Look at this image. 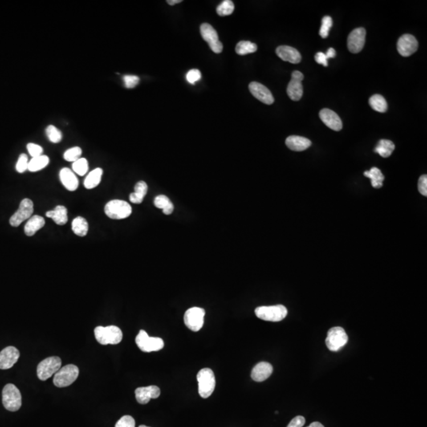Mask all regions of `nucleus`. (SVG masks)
Wrapping results in <instances>:
<instances>
[{"label": "nucleus", "mask_w": 427, "mask_h": 427, "mask_svg": "<svg viewBox=\"0 0 427 427\" xmlns=\"http://www.w3.org/2000/svg\"><path fill=\"white\" fill-rule=\"evenodd\" d=\"M94 335L97 341L102 345H116L120 343L123 339V332L116 326L107 327L98 326L94 329Z\"/></svg>", "instance_id": "1"}, {"label": "nucleus", "mask_w": 427, "mask_h": 427, "mask_svg": "<svg viewBox=\"0 0 427 427\" xmlns=\"http://www.w3.org/2000/svg\"><path fill=\"white\" fill-rule=\"evenodd\" d=\"M79 370L75 365L70 364L61 367L55 373L53 378V384L58 388H65L72 384L78 378Z\"/></svg>", "instance_id": "2"}, {"label": "nucleus", "mask_w": 427, "mask_h": 427, "mask_svg": "<svg viewBox=\"0 0 427 427\" xmlns=\"http://www.w3.org/2000/svg\"><path fill=\"white\" fill-rule=\"evenodd\" d=\"M199 394L204 399L210 397L215 388V376L212 370L202 369L197 374Z\"/></svg>", "instance_id": "3"}, {"label": "nucleus", "mask_w": 427, "mask_h": 427, "mask_svg": "<svg viewBox=\"0 0 427 427\" xmlns=\"http://www.w3.org/2000/svg\"><path fill=\"white\" fill-rule=\"evenodd\" d=\"M256 316L265 321L278 322L286 318L287 310L282 305L261 306L255 310Z\"/></svg>", "instance_id": "4"}, {"label": "nucleus", "mask_w": 427, "mask_h": 427, "mask_svg": "<svg viewBox=\"0 0 427 427\" xmlns=\"http://www.w3.org/2000/svg\"><path fill=\"white\" fill-rule=\"evenodd\" d=\"M2 404L10 412H17L22 406V395L14 384H7L2 392Z\"/></svg>", "instance_id": "5"}, {"label": "nucleus", "mask_w": 427, "mask_h": 427, "mask_svg": "<svg viewBox=\"0 0 427 427\" xmlns=\"http://www.w3.org/2000/svg\"><path fill=\"white\" fill-rule=\"evenodd\" d=\"M131 205L124 200H111L105 207V213L112 219H124L131 215Z\"/></svg>", "instance_id": "6"}, {"label": "nucleus", "mask_w": 427, "mask_h": 427, "mask_svg": "<svg viewBox=\"0 0 427 427\" xmlns=\"http://www.w3.org/2000/svg\"><path fill=\"white\" fill-rule=\"evenodd\" d=\"M62 366L60 358L56 356L49 357L44 359L38 364L37 374L41 380H46L59 371Z\"/></svg>", "instance_id": "7"}, {"label": "nucleus", "mask_w": 427, "mask_h": 427, "mask_svg": "<svg viewBox=\"0 0 427 427\" xmlns=\"http://www.w3.org/2000/svg\"><path fill=\"white\" fill-rule=\"evenodd\" d=\"M135 343L142 351L146 353L159 351L164 347V341L161 338L150 337L144 330H140L135 338Z\"/></svg>", "instance_id": "8"}, {"label": "nucleus", "mask_w": 427, "mask_h": 427, "mask_svg": "<svg viewBox=\"0 0 427 427\" xmlns=\"http://www.w3.org/2000/svg\"><path fill=\"white\" fill-rule=\"evenodd\" d=\"M205 314V310L202 308L192 307L188 309L184 316L185 325L191 331H200L204 326Z\"/></svg>", "instance_id": "9"}, {"label": "nucleus", "mask_w": 427, "mask_h": 427, "mask_svg": "<svg viewBox=\"0 0 427 427\" xmlns=\"http://www.w3.org/2000/svg\"><path fill=\"white\" fill-rule=\"evenodd\" d=\"M348 341L346 331L341 327H334L327 331L326 345L331 351H338L344 347Z\"/></svg>", "instance_id": "10"}, {"label": "nucleus", "mask_w": 427, "mask_h": 427, "mask_svg": "<svg viewBox=\"0 0 427 427\" xmlns=\"http://www.w3.org/2000/svg\"><path fill=\"white\" fill-rule=\"evenodd\" d=\"M34 213V203L30 199H24L20 203L18 210L10 217V224L18 227L22 221L29 219Z\"/></svg>", "instance_id": "11"}, {"label": "nucleus", "mask_w": 427, "mask_h": 427, "mask_svg": "<svg viewBox=\"0 0 427 427\" xmlns=\"http://www.w3.org/2000/svg\"><path fill=\"white\" fill-rule=\"evenodd\" d=\"M200 34L204 41L210 46L211 49L214 53H221L223 49V45L218 39L217 31L210 24L204 23L200 26Z\"/></svg>", "instance_id": "12"}, {"label": "nucleus", "mask_w": 427, "mask_h": 427, "mask_svg": "<svg viewBox=\"0 0 427 427\" xmlns=\"http://www.w3.org/2000/svg\"><path fill=\"white\" fill-rule=\"evenodd\" d=\"M304 79V75L302 72L298 71H294L291 75V80L287 86L286 92L288 94L289 98L291 100L298 102L303 95V86L302 81Z\"/></svg>", "instance_id": "13"}, {"label": "nucleus", "mask_w": 427, "mask_h": 427, "mask_svg": "<svg viewBox=\"0 0 427 427\" xmlns=\"http://www.w3.org/2000/svg\"><path fill=\"white\" fill-rule=\"evenodd\" d=\"M367 32L364 28H357L351 32L347 38V47L352 53H359L363 50L366 43Z\"/></svg>", "instance_id": "14"}, {"label": "nucleus", "mask_w": 427, "mask_h": 427, "mask_svg": "<svg viewBox=\"0 0 427 427\" xmlns=\"http://www.w3.org/2000/svg\"><path fill=\"white\" fill-rule=\"evenodd\" d=\"M419 43L411 34H404L398 40L397 51L402 56L408 57L417 51Z\"/></svg>", "instance_id": "15"}, {"label": "nucleus", "mask_w": 427, "mask_h": 427, "mask_svg": "<svg viewBox=\"0 0 427 427\" xmlns=\"http://www.w3.org/2000/svg\"><path fill=\"white\" fill-rule=\"evenodd\" d=\"M20 352L14 347H7L0 352V370H8L18 362Z\"/></svg>", "instance_id": "16"}, {"label": "nucleus", "mask_w": 427, "mask_h": 427, "mask_svg": "<svg viewBox=\"0 0 427 427\" xmlns=\"http://www.w3.org/2000/svg\"><path fill=\"white\" fill-rule=\"evenodd\" d=\"M135 398L140 404H147L151 399H157L160 396L161 390L158 386L151 385L139 387L135 391Z\"/></svg>", "instance_id": "17"}, {"label": "nucleus", "mask_w": 427, "mask_h": 427, "mask_svg": "<svg viewBox=\"0 0 427 427\" xmlns=\"http://www.w3.org/2000/svg\"><path fill=\"white\" fill-rule=\"evenodd\" d=\"M249 88L251 94L257 98V100L261 101L266 105H271L274 103V99L272 94L266 86L261 83L253 82L249 84Z\"/></svg>", "instance_id": "18"}, {"label": "nucleus", "mask_w": 427, "mask_h": 427, "mask_svg": "<svg viewBox=\"0 0 427 427\" xmlns=\"http://www.w3.org/2000/svg\"><path fill=\"white\" fill-rule=\"evenodd\" d=\"M320 118L323 124L333 131H339L343 128L341 119L332 110L323 108L320 112Z\"/></svg>", "instance_id": "19"}, {"label": "nucleus", "mask_w": 427, "mask_h": 427, "mask_svg": "<svg viewBox=\"0 0 427 427\" xmlns=\"http://www.w3.org/2000/svg\"><path fill=\"white\" fill-rule=\"evenodd\" d=\"M276 54L281 59L286 62L297 64L302 60V55L294 48L282 45L276 49Z\"/></svg>", "instance_id": "20"}, {"label": "nucleus", "mask_w": 427, "mask_h": 427, "mask_svg": "<svg viewBox=\"0 0 427 427\" xmlns=\"http://www.w3.org/2000/svg\"><path fill=\"white\" fill-rule=\"evenodd\" d=\"M273 367L270 363L261 362L256 365L251 373V377L257 382H262L271 375Z\"/></svg>", "instance_id": "21"}, {"label": "nucleus", "mask_w": 427, "mask_h": 427, "mask_svg": "<svg viewBox=\"0 0 427 427\" xmlns=\"http://www.w3.org/2000/svg\"><path fill=\"white\" fill-rule=\"evenodd\" d=\"M59 178L63 186L68 191L76 190L79 187V180L75 172L68 168H63L59 172Z\"/></svg>", "instance_id": "22"}, {"label": "nucleus", "mask_w": 427, "mask_h": 427, "mask_svg": "<svg viewBox=\"0 0 427 427\" xmlns=\"http://www.w3.org/2000/svg\"><path fill=\"white\" fill-rule=\"evenodd\" d=\"M311 144L310 139L297 135H290L286 139V145L289 149L294 151H306Z\"/></svg>", "instance_id": "23"}, {"label": "nucleus", "mask_w": 427, "mask_h": 427, "mask_svg": "<svg viewBox=\"0 0 427 427\" xmlns=\"http://www.w3.org/2000/svg\"><path fill=\"white\" fill-rule=\"evenodd\" d=\"M45 221L44 217L39 215H34L30 217L26 222L24 230L25 233L29 237L34 235L38 230L44 227Z\"/></svg>", "instance_id": "24"}, {"label": "nucleus", "mask_w": 427, "mask_h": 427, "mask_svg": "<svg viewBox=\"0 0 427 427\" xmlns=\"http://www.w3.org/2000/svg\"><path fill=\"white\" fill-rule=\"evenodd\" d=\"M45 214L47 217H51L52 219L59 225H65L68 220L67 208L62 205L57 206L54 210L46 212Z\"/></svg>", "instance_id": "25"}, {"label": "nucleus", "mask_w": 427, "mask_h": 427, "mask_svg": "<svg viewBox=\"0 0 427 427\" xmlns=\"http://www.w3.org/2000/svg\"><path fill=\"white\" fill-rule=\"evenodd\" d=\"M147 190H148L147 184L144 181H139L135 184V192L130 194V201L135 204H141L147 195Z\"/></svg>", "instance_id": "26"}, {"label": "nucleus", "mask_w": 427, "mask_h": 427, "mask_svg": "<svg viewBox=\"0 0 427 427\" xmlns=\"http://www.w3.org/2000/svg\"><path fill=\"white\" fill-rule=\"evenodd\" d=\"M103 170L101 168L94 169L87 175L84 180L85 188L87 189H93L96 188L100 184Z\"/></svg>", "instance_id": "27"}, {"label": "nucleus", "mask_w": 427, "mask_h": 427, "mask_svg": "<svg viewBox=\"0 0 427 427\" xmlns=\"http://www.w3.org/2000/svg\"><path fill=\"white\" fill-rule=\"evenodd\" d=\"M71 229L76 235L85 237L88 233L89 224L84 217L79 216L73 220Z\"/></svg>", "instance_id": "28"}, {"label": "nucleus", "mask_w": 427, "mask_h": 427, "mask_svg": "<svg viewBox=\"0 0 427 427\" xmlns=\"http://www.w3.org/2000/svg\"><path fill=\"white\" fill-rule=\"evenodd\" d=\"M365 176L371 179V184L375 188H380L382 187L383 181L384 180V175L380 169L376 167H373L371 170L364 172Z\"/></svg>", "instance_id": "29"}, {"label": "nucleus", "mask_w": 427, "mask_h": 427, "mask_svg": "<svg viewBox=\"0 0 427 427\" xmlns=\"http://www.w3.org/2000/svg\"><path fill=\"white\" fill-rule=\"evenodd\" d=\"M49 164V158L46 155H40L38 157L32 158L29 161L28 169L30 172H38L42 170Z\"/></svg>", "instance_id": "30"}, {"label": "nucleus", "mask_w": 427, "mask_h": 427, "mask_svg": "<svg viewBox=\"0 0 427 427\" xmlns=\"http://www.w3.org/2000/svg\"><path fill=\"white\" fill-rule=\"evenodd\" d=\"M394 150H395V145L392 141L388 139H381L375 148L374 152L379 154L381 157L388 158L392 155Z\"/></svg>", "instance_id": "31"}, {"label": "nucleus", "mask_w": 427, "mask_h": 427, "mask_svg": "<svg viewBox=\"0 0 427 427\" xmlns=\"http://www.w3.org/2000/svg\"><path fill=\"white\" fill-rule=\"evenodd\" d=\"M370 106L373 109L375 110L376 112H385L388 109V104L384 99V97L381 96L380 94H375L374 96L371 97L369 100Z\"/></svg>", "instance_id": "32"}, {"label": "nucleus", "mask_w": 427, "mask_h": 427, "mask_svg": "<svg viewBox=\"0 0 427 427\" xmlns=\"http://www.w3.org/2000/svg\"><path fill=\"white\" fill-rule=\"evenodd\" d=\"M236 53L238 55H245L250 53H255L257 50V45L255 43L248 41H242L236 45Z\"/></svg>", "instance_id": "33"}, {"label": "nucleus", "mask_w": 427, "mask_h": 427, "mask_svg": "<svg viewBox=\"0 0 427 427\" xmlns=\"http://www.w3.org/2000/svg\"><path fill=\"white\" fill-rule=\"evenodd\" d=\"M72 169L73 172L76 174L79 175V176H84L88 172V161L86 159L80 158L79 160L73 162Z\"/></svg>", "instance_id": "34"}, {"label": "nucleus", "mask_w": 427, "mask_h": 427, "mask_svg": "<svg viewBox=\"0 0 427 427\" xmlns=\"http://www.w3.org/2000/svg\"><path fill=\"white\" fill-rule=\"evenodd\" d=\"M216 11L218 15L222 17L230 15L234 11V4L230 0H225L217 6Z\"/></svg>", "instance_id": "35"}, {"label": "nucleus", "mask_w": 427, "mask_h": 427, "mask_svg": "<svg viewBox=\"0 0 427 427\" xmlns=\"http://www.w3.org/2000/svg\"><path fill=\"white\" fill-rule=\"evenodd\" d=\"M46 135L49 141L53 143H58L63 139L62 132L54 125H49L46 128Z\"/></svg>", "instance_id": "36"}, {"label": "nucleus", "mask_w": 427, "mask_h": 427, "mask_svg": "<svg viewBox=\"0 0 427 427\" xmlns=\"http://www.w3.org/2000/svg\"><path fill=\"white\" fill-rule=\"evenodd\" d=\"M82 153H83V151H82L80 147H72V148H70V149L65 151L63 158H64L66 161L75 162L77 160H79L80 159Z\"/></svg>", "instance_id": "37"}, {"label": "nucleus", "mask_w": 427, "mask_h": 427, "mask_svg": "<svg viewBox=\"0 0 427 427\" xmlns=\"http://www.w3.org/2000/svg\"><path fill=\"white\" fill-rule=\"evenodd\" d=\"M332 18L329 16H325L322 19L321 27L320 30V35L322 38H327L329 34L330 29L332 26Z\"/></svg>", "instance_id": "38"}, {"label": "nucleus", "mask_w": 427, "mask_h": 427, "mask_svg": "<svg viewBox=\"0 0 427 427\" xmlns=\"http://www.w3.org/2000/svg\"><path fill=\"white\" fill-rule=\"evenodd\" d=\"M28 165H29V160H28L27 155L26 154H22L18 158V162L16 165V170L19 173H22L28 169Z\"/></svg>", "instance_id": "39"}, {"label": "nucleus", "mask_w": 427, "mask_h": 427, "mask_svg": "<svg viewBox=\"0 0 427 427\" xmlns=\"http://www.w3.org/2000/svg\"><path fill=\"white\" fill-rule=\"evenodd\" d=\"M170 203L169 199L164 195H159L155 199V201H154L155 207L159 208V209H161V210H164Z\"/></svg>", "instance_id": "40"}, {"label": "nucleus", "mask_w": 427, "mask_h": 427, "mask_svg": "<svg viewBox=\"0 0 427 427\" xmlns=\"http://www.w3.org/2000/svg\"><path fill=\"white\" fill-rule=\"evenodd\" d=\"M115 427H135V421L130 416H124L120 418Z\"/></svg>", "instance_id": "41"}, {"label": "nucleus", "mask_w": 427, "mask_h": 427, "mask_svg": "<svg viewBox=\"0 0 427 427\" xmlns=\"http://www.w3.org/2000/svg\"><path fill=\"white\" fill-rule=\"evenodd\" d=\"M201 77H202V75H201V72L199 70H197V69H192V70H190V71L187 73L186 79L188 83L193 85L196 82H198L201 79Z\"/></svg>", "instance_id": "42"}, {"label": "nucleus", "mask_w": 427, "mask_h": 427, "mask_svg": "<svg viewBox=\"0 0 427 427\" xmlns=\"http://www.w3.org/2000/svg\"><path fill=\"white\" fill-rule=\"evenodd\" d=\"M27 151L33 158L38 157L40 155H42V153H43V148L41 146L35 144V143L27 144Z\"/></svg>", "instance_id": "43"}, {"label": "nucleus", "mask_w": 427, "mask_h": 427, "mask_svg": "<svg viewBox=\"0 0 427 427\" xmlns=\"http://www.w3.org/2000/svg\"><path fill=\"white\" fill-rule=\"evenodd\" d=\"M124 82L126 88L132 89L139 84V78L136 75H125Z\"/></svg>", "instance_id": "44"}, {"label": "nucleus", "mask_w": 427, "mask_h": 427, "mask_svg": "<svg viewBox=\"0 0 427 427\" xmlns=\"http://www.w3.org/2000/svg\"><path fill=\"white\" fill-rule=\"evenodd\" d=\"M418 188L419 191L423 196H427V175H423L420 176L419 180V184H418Z\"/></svg>", "instance_id": "45"}, {"label": "nucleus", "mask_w": 427, "mask_h": 427, "mask_svg": "<svg viewBox=\"0 0 427 427\" xmlns=\"http://www.w3.org/2000/svg\"><path fill=\"white\" fill-rule=\"evenodd\" d=\"M306 424V420L303 416H296L290 421L287 427H302Z\"/></svg>", "instance_id": "46"}, {"label": "nucleus", "mask_w": 427, "mask_h": 427, "mask_svg": "<svg viewBox=\"0 0 427 427\" xmlns=\"http://www.w3.org/2000/svg\"><path fill=\"white\" fill-rule=\"evenodd\" d=\"M315 60L319 64L323 65L324 67H327V58L325 53H318L315 55Z\"/></svg>", "instance_id": "47"}, {"label": "nucleus", "mask_w": 427, "mask_h": 427, "mask_svg": "<svg viewBox=\"0 0 427 427\" xmlns=\"http://www.w3.org/2000/svg\"><path fill=\"white\" fill-rule=\"evenodd\" d=\"M173 210H174V206H173V204H172V203H170V204H169V205H168V206H167L166 208L162 211L163 213L166 214V215H169V214H171L172 213Z\"/></svg>", "instance_id": "48"}, {"label": "nucleus", "mask_w": 427, "mask_h": 427, "mask_svg": "<svg viewBox=\"0 0 427 427\" xmlns=\"http://www.w3.org/2000/svg\"><path fill=\"white\" fill-rule=\"evenodd\" d=\"M326 56H327V59H330V58H334L336 55V53H335V50L332 48H330L328 50H327V53L325 54Z\"/></svg>", "instance_id": "49"}, {"label": "nucleus", "mask_w": 427, "mask_h": 427, "mask_svg": "<svg viewBox=\"0 0 427 427\" xmlns=\"http://www.w3.org/2000/svg\"><path fill=\"white\" fill-rule=\"evenodd\" d=\"M182 2V0H168L167 2L170 6H173V5H176V4L180 3V2Z\"/></svg>", "instance_id": "50"}, {"label": "nucleus", "mask_w": 427, "mask_h": 427, "mask_svg": "<svg viewBox=\"0 0 427 427\" xmlns=\"http://www.w3.org/2000/svg\"><path fill=\"white\" fill-rule=\"evenodd\" d=\"M308 427H324L323 425H322L320 423H318V422H314L313 424H310V426Z\"/></svg>", "instance_id": "51"}, {"label": "nucleus", "mask_w": 427, "mask_h": 427, "mask_svg": "<svg viewBox=\"0 0 427 427\" xmlns=\"http://www.w3.org/2000/svg\"><path fill=\"white\" fill-rule=\"evenodd\" d=\"M139 427H147V426H144V425H141V426H139Z\"/></svg>", "instance_id": "52"}]
</instances>
